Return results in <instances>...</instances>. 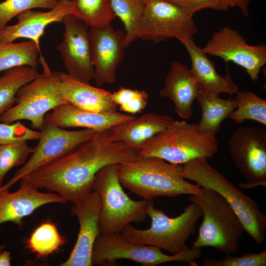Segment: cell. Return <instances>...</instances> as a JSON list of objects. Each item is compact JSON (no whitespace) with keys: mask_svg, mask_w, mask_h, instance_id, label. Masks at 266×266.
Here are the masks:
<instances>
[{"mask_svg":"<svg viewBox=\"0 0 266 266\" xmlns=\"http://www.w3.org/2000/svg\"><path fill=\"white\" fill-rule=\"evenodd\" d=\"M106 130L94 136L23 178L38 188L52 191L66 201L78 203L93 191L97 173L110 165L133 161L138 151L113 141Z\"/></svg>","mask_w":266,"mask_h":266,"instance_id":"obj_1","label":"cell"},{"mask_svg":"<svg viewBox=\"0 0 266 266\" xmlns=\"http://www.w3.org/2000/svg\"><path fill=\"white\" fill-rule=\"evenodd\" d=\"M117 172L122 186L146 200L195 195L202 191L183 177L182 165L157 157L139 156L133 161L117 165Z\"/></svg>","mask_w":266,"mask_h":266,"instance_id":"obj_2","label":"cell"},{"mask_svg":"<svg viewBox=\"0 0 266 266\" xmlns=\"http://www.w3.org/2000/svg\"><path fill=\"white\" fill-rule=\"evenodd\" d=\"M182 175L200 187L210 189L219 194L234 211L245 232L254 242L260 244L264 241L266 216L258 203L212 167L207 158H198L182 165Z\"/></svg>","mask_w":266,"mask_h":266,"instance_id":"obj_3","label":"cell"},{"mask_svg":"<svg viewBox=\"0 0 266 266\" xmlns=\"http://www.w3.org/2000/svg\"><path fill=\"white\" fill-rule=\"evenodd\" d=\"M201 188L200 193L190 195L189 199L200 206L203 217L198 236L192 247H211L225 254L235 253L245 231L242 223L219 194L210 189Z\"/></svg>","mask_w":266,"mask_h":266,"instance_id":"obj_4","label":"cell"},{"mask_svg":"<svg viewBox=\"0 0 266 266\" xmlns=\"http://www.w3.org/2000/svg\"><path fill=\"white\" fill-rule=\"evenodd\" d=\"M218 149L216 135L203 133L197 123L174 120L148 140L138 154L182 165L198 158H211Z\"/></svg>","mask_w":266,"mask_h":266,"instance_id":"obj_5","label":"cell"},{"mask_svg":"<svg viewBox=\"0 0 266 266\" xmlns=\"http://www.w3.org/2000/svg\"><path fill=\"white\" fill-rule=\"evenodd\" d=\"M191 202L181 214L171 218L156 208L151 200L147 210L151 220L150 227L140 230L129 224L121 233L131 242L154 246L172 255L179 254L188 247L186 242L194 233L197 223L202 216L200 206Z\"/></svg>","mask_w":266,"mask_h":266,"instance_id":"obj_6","label":"cell"},{"mask_svg":"<svg viewBox=\"0 0 266 266\" xmlns=\"http://www.w3.org/2000/svg\"><path fill=\"white\" fill-rule=\"evenodd\" d=\"M93 189L101 199L100 234L120 233L130 223L148 217L151 200H135L128 196L118 178L117 165L104 166L97 173Z\"/></svg>","mask_w":266,"mask_h":266,"instance_id":"obj_7","label":"cell"},{"mask_svg":"<svg viewBox=\"0 0 266 266\" xmlns=\"http://www.w3.org/2000/svg\"><path fill=\"white\" fill-rule=\"evenodd\" d=\"M43 72L18 91L14 104L0 116L1 123L10 124L22 120L40 130L46 114L59 105L67 103L58 89L60 72L50 70L44 58L39 60Z\"/></svg>","mask_w":266,"mask_h":266,"instance_id":"obj_8","label":"cell"},{"mask_svg":"<svg viewBox=\"0 0 266 266\" xmlns=\"http://www.w3.org/2000/svg\"><path fill=\"white\" fill-rule=\"evenodd\" d=\"M202 253L201 248L187 247L179 254L169 255L159 247L131 242L121 233L100 234L94 245L92 262L93 265L109 266L117 264L119 259H127L147 266L171 262H184L194 266Z\"/></svg>","mask_w":266,"mask_h":266,"instance_id":"obj_9","label":"cell"},{"mask_svg":"<svg viewBox=\"0 0 266 266\" xmlns=\"http://www.w3.org/2000/svg\"><path fill=\"white\" fill-rule=\"evenodd\" d=\"M197 31L193 15L169 1H155L146 3L136 36L155 43L175 38L182 43Z\"/></svg>","mask_w":266,"mask_h":266,"instance_id":"obj_10","label":"cell"},{"mask_svg":"<svg viewBox=\"0 0 266 266\" xmlns=\"http://www.w3.org/2000/svg\"><path fill=\"white\" fill-rule=\"evenodd\" d=\"M230 156L246 182L243 189L266 185V130L258 126H240L228 143Z\"/></svg>","mask_w":266,"mask_h":266,"instance_id":"obj_11","label":"cell"},{"mask_svg":"<svg viewBox=\"0 0 266 266\" xmlns=\"http://www.w3.org/2000/svg\"><path fill=\"white\" fill-rule=\"evenodd\" d=\"M38 142L30 158L12 178L0 187L9 190L26 175L70 151L94 136L97 132L88 129L69 131L44 120Z\"/></svg>","mask_w":266,"mask_h":266,"instance_id":"obj_12","label":"cell"},{"mask_svg":"<svg viewBox=\"0 0 266 266\" xmlns=\"http://www.w3.org/2000/svg\"><path fill=\"white\" fill-rule=\"evenodd\" d=\"M202 50L207 55L241 66L254 82L259 79L260 70L266 64L265 45H249L236 30L228 27L213 33Z\"/></svg>","mask_w":266,"mask_h":266,"instance_id":"obj_13","label":"cell"},{"mask_svg":"<svg viewBox=\"0 0 266 266\" xmlns=\"http://www.w3.org/2000/svg\"><path fill=\"white\" fill-rule=\"evenodd\" d=\"M65 30L62 42L56 47L63 61L66 73L80 81L90 83L94 70L89 37V26L73 14L62 21Z\"/></svg>","mask_w":266,"mask_h":266,"instance_id":"obj_14","label":"cell"},{"mask_svg":"<svg viewBox=\"0 0 266 266\" xmlns=\"http://www.w3.org/2000/svg\"><path fill=\"white\" fill-rule=\"evenodd\" d=\"M89 37L97 87L114 83L117 69L128 46L126 33L109 25L90 28Z\"/></svg>","mask_w":266,"mask_h":266,"instance_id":"obj_15","label":"cell"},{"mask_svg":"<svg viewBox=\"0 0 266 266\" xmlns=\"http://www.w3.org/2000/svg\"><path fill=\"white\" fill-rule=\"evenodd\" d=\"M101 208L100 195L93 191L81 202L71 208L76 217L79 229L75 244L67 260L60 266H92V251L95 242L100 234V223Z\"/></svg>","mask_w":266,"mask_h":266,"instance_id":"obj_16","label":"cell"},{"mask_svg":"<svg viewBox=\"0 0 266 266\" xmlns=\"http://www.w3.org/2000/svg\"><path fill=\"white\" fill-rule=\"evenodd\" d=\"M38 189L29 181L22 179L20 187L16 191L0 190V229L1 225L5 222L13 223L22 228L24 218L41 206L66 203L58 194L41 192Z\"/></svg>","mask_w":266,"mask_h":266,"instance_id":"obj_17","label":"cell"},{"mask_svg":"<svg viewBox=\"0 0 266 266\" xmlns=\"http://www.w3.org/2000/svg\"><path fill=\"white\" fill-rule=\"evenodd\" d=\"M72 14L71 0H58L56 6L47 11L27 10L17 16L16 24L6 25L0 31V42L11 43L19 38H26L40 48V39L46 28L53 23L62 22L66 16Z\"/></svg>","mask_w":266,"mask_h":266,"instance_id":"obj_18","label":"cell"},{"mask_svg":"<svg viewBox=\"0 0 266 266\" xmlns=\"http://www.w3.org/2000/svg\"><path fill=\"white\" fill-rule=\"evenodd\" d=\"M134 117L118 112L105 113L90 111L64 103L46 115L45 121L62 128H82L99 132Z\"/></svg>","mask_w":266,"mask_h":266,"instance_id":"obj_19","label":"cell"},{"mask_svg":"<svg viewBox=\"0 0 266 266\" xmlns=\"http://www.w3.org/2000/svg\"><path fill=\"white\" fill-rule=\"evenodd\" d=\"M57 86L67 103L90 111L105 113L117 112L112 93L77 80L66 72H60Z\"/></svg>","mask_w":266,"mask_h":266,"instance_id":"obj_20","label":"cell"},{"mask_svg":"<svg viewBox=\"0 0 266 266\" xmlns=\"http://www.w3.org/2000/svg\"><path fill=\"white\" fill-rule=\"evenodd\" d=\"M200 91L196 80L186 65L173 61L160 95L170 100L174 104L176 113L188 120L192 116V105Z\"/></svg>","mask_w":266,"mask_h":266,"instance_id":"obj_21","label":"cell"},{"mask_svg":"<svg viewBox=\"0 0 266 266\" xmlns=\"http://www.w3.org/2000/svg\"><path fill=\"white\" fill-rule=\"evenodd\" d=\"M174 121L167 115L147 113L119 124L106 131L113 141L124 143L138 151L148 140Z\"/></svg>","mask_w":266,"mask_h":266,"instance_id":"obj_22","label":"cell"},{"mask_svg":"<svg viewBox=\"0 0 266 266\" xmlns=\"http://www.w3.org/2000/svg\"><path fill=\"white\" fill-rule=\"evenodd\" d=\"M182 44L190 56L192 63L190 69L200 90L214 95L225 93L231 96L239 91L229 73L225 76L219 74L213 63L202 48L195 44L193 39Z\"/></svg>","mask_w":266,"mask_h":266,"instance_id":"obj_23","label":"cell"},{"mask_svg":"<svg viewBox=\"0 0 266 266\" xmlns=\"http://www.w3.org/2000/svg\"><path fill=\"white\" fill-rule=\"evenodd\" d=\"M196 99L201 112L198 124L199 130L203 133L216 135L222 122L229 118L236 107L235 98L222 99L218 95L200 90Z\"/></svg>","mask_w":266,"mask_h":266,"instance_id":"obj_24","label":"cell"},{"mask_svg":"<svg viewBox=\"0 0 266 266\" xmlns=\"http://www.w3.org/2000/svg\"><path fill=\"white\" fill-rule=\"evenodd\" d=\"M38 74L36 69L27 66L4 71L0 77V116L14 104L19 90Z\"/></svg>","mask_w":266,"mask_h":266,"instance_id":"obj_25","label":"cell"},{"mask_svg":"<svg viewBox=\"0 0 266 266\" xmlns=\"http://www.w3.org/2000/svg\"><path fill=\"white\" fill-rule=\"evenodd\" d=\"M39 56H42L40 48L31 40L18 43L0 42V72L21 66L37 69Z\"/></svg>","mask_w":266,"mask_h":266,"instance_id":"obj_26","label":"cell"},{"mask_svg":"<svg viewBox=\"0 0 266 266\" xmlns=\"http://www.w3.org/2000/svg\"><path fill=\"white\" fill-rule=\"evenodd\" d=\"M73 15L90 28L110 25L116 17L110 0H71Z\"/></svg>","mask_w":266,"mask_h":266,"instance_id":"obj_27","label":"cell"},{"mask_svg":"<svg viewBox=\"0 0 266 266\" xmlns=\"http://www.w3.org/2000/svg\"><path fill=\"white\" fill-rule=\"evenodd\" d=\"M65 243V239L60 234L56 225L46 221L33 230L27 245L37 257L43 258L57 251Z\"/></svg>","mask_w":266,"mask_h":266,"instance_id":"obj_28","label":"cell"},{"mask_svg":"<svg viewBox=\"0 0 266 266\" xmlns=\"http://www.w3.org/2000/svg\"><path fill=\"white\" fill-rule=\"evenodd\" d=\"M236 107L230 118L237 124L246 120L266 125V100L250 91H239L235 94Z\"/></svg>","mask_w":266,"mask_h":266,"instance_id":"obj_29","label":"cell"},{"mask_svg":"<svg viewBox=\"0 0 266 266\" xmlns=\"http://www.w3.org/2000/svg\"><path fill=\"white\" fill-rule=\"evenodd\" d=\"M116 17L124 25L129 46L137 38L136 34L146 2L143 0H110Z\"/></svg>","mask_w":266,"mask_h":266,"instance_id":"obj_30","label":"cell"},{"mask_svg":"<svg viewBox=\"0 0 266 266\" xmlns=\"http://www.w3.org/2000/svg\"><path fill=\"white\" fill-rule=\"evenodd\" d=\"M33 150L27 141L0 144V187L8 172L24 165Z\"/></svg>","mask_w":266,"mask_h":266,"instance_id":"obj_31","label":"cell"},{"mask_svg":"<svg viewBox=\"0 0 266 266\" xmlns=\"http://www.w3.org/2000/svg\"><path fill=\"white\" fill-rule=\"evenodd\" d=\"M58 0H5L0 2V31L14 17L37 8L51 9Z\"/></svg>","mask_w":266,"mask_h":266,"instance_id":"obj_32","label":"cell"},{"mask_svg":"<svg viewBox=\"0 0 266 266\" xmlns=\"http://www.w3.org/2000/svg\"><path fill=\"white\" fill-rule=\"evenodd\" d=\"M112 97L122 111L134 115L141 112L146 107L149 95L144 90L122 87L112 93Z\"/></svg>","mask_w":266,"mask_h":266,"instance_id":"obj_33","label":"cell"},{"mask_svg":"<svg viewBox=\"0 0 266 266\" xmlns=\"http://www.w3.org/2000/svg\"><path fill=\"white\" fill-rule=\"evenodd\" d=\"M204 266H266V250L258 253H249L240 256H233L226 254L221 260L205 258Z\"/></svg>","mask_w":266,"mask_h":266,"instance_id":"obj_34","label":"cell"},{"mask_svg":"<svg viewBox=\"0 0 266 266\" xmlns=\"http://www.w3.org/2000/svg\"><path fill=\"white\" fill-rule=\"evenodd\" d=\"M40 131L31 129L20 121L0 123V144L38 140Z\"/></svg>","mask_w":266,"mask_h":266,"instance_id":"obj_35","label":"cell"},{"mask_svg":"<svg viewBox=\"0 0 266 266\" xmlns=\"http://www.w3.org/2000/svg\"><path fill=\"white\" fill-rule=\"evenodd\" d=\"M192 15L200 10L210 8L218 11H226L223 0H169Z\"/></svg>","mask_w":266,"mask_h":266,"instance_id":"obj_36","label":"cell"},{"mask_svg":"<svg viewBox=\"0 0 266 266\" xmlns=\"http://www.w3.org/2000/svg\"><path fill=\"white\" fill-rule=\"evenodd\" d=\"M252 0H223L225 6L228 9L230 7H238L243 14L249 16V5Z\"/></svg>","mask_w":266,"mask_h":266,"instance_id":"obj_37","label":"cell"},{"mask_svg":"<svg viewBox=\"0 0 266 266\" xmlns=\"http://www.w3.org/2000/svg\"><path fill=\"white\" fill-rule=\"evenodd\" d=\"M11 257L10 251L4 249L0 253V266H11Z\"/></svg>","mask_w":266,"mask_h":266,"instance_id":"obj_38","label":"cell"},{"mask_svg":"<svg viewBox=\"0 0 266 266\" xmlns=\"http://www.w3.org/2000/svg\"><path fill=\"white\" fill-rule=\"evenodd\" d=\"M6 247V244L5 243H1L0 244V253L5 249V248Z\"/></svg>","mask_w":266,"mask_h":266,"instance_id":"obj_39","label":"cell"},{"mask_svg":"<svg viewBox=\"0 0 266 266\" xmlns=\"http://www.w3.org/2000/svg\"><path fill=\"white\" fill-rule=\"evenodd\" d=\"M146 2H149V1H162V0H143Z\"/></svg>","mask_w":266,"mask_h":266,"instance_id":"obj_40","label":"cell"}]
</instances>
